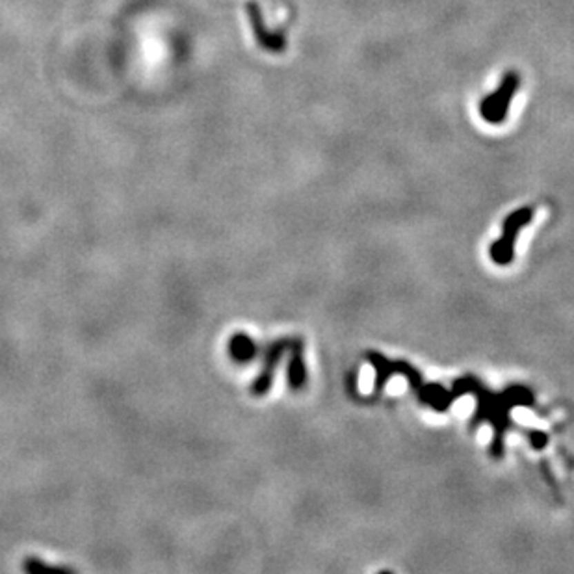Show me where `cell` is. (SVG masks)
<instances>
[{"label":"cell","instance_id":"2","mask_svg":"<svg viewBox=\"0 0 574 574\" xmlns=\"http://www.w3.org/2000/svg\"><path fill=\"white\" fill-rule=\"evenodd\" d=\"M248 13H249V17H251V23H253L255 36H257L260 45H262V47H266L268 50H273V52H277V50L283 49L284 39L281 36H277V34H270V32L264 28V25H262V15H260L259 6H257L255 2H249L248 4Z\"/></svg>","mask_w":574,"mask_h":574},{"label":"cell","instance_id":"3","mask_svg":"<svg viewBox=\"0 0 574 574\" xmlns=\"http://www.w3.org/2000/svg\"><path fill=\"white\" fill-rule=\"evenodd\" d=\"M283 348H284V344H273L272 348H268L266 361H264V370H262V374L255 379L253 388H251L255 394H264L268 388H270V385H272L273 368H275V364L279 363V359H281V355H283Z\"/></svg>","mask_w":574,"mask_h":574},{"label":"cell","instance_id":"5","mask_svg":"<svg viewBox=\"0 0 574 574\" xmlns=\"http://www.w3.org/2000/svg\"><path fill=\"white\" fill-rule=\"evenodd\" d=\"M303 375H305V370H303L301 361H299V351H296V359H294L290 364V383L294 387H299V385H301Z\"/></svg>","mask_w":574,"mask_h":574},{"label":"cell","instance_id":"4","mask_svg":"<svg viewBox=\"0 0 574 574\" xmlns=\"http://www.w3.org/2000/svg\"><path fill=\"white\" fill-rule=\"evenodd\" d=\"M229 355L236 363H248L257 355V346L248 335L238 333V335H232V339L229 340Z\"/></svg>","mask_w":574,"mask_h":574},{"label":"cell","instance_id":"1","mask_svg":"<svg viewBox=\"0 0 574 574\" xmlns=\"http://www.w3.org/2000/svg\"><path fill=\"white\" fill-rule=\"evenodd\" d=\"M519 82L520 79L517 73L506 75V79H504L500 88L493 95H489V97H485L482 101L479 112L484 115V119H487L489 123H500L506 119L511 97L515 95V91L519 90Z\"/></svg>","mask_w":574,"mask_h":574}]
</instances>
